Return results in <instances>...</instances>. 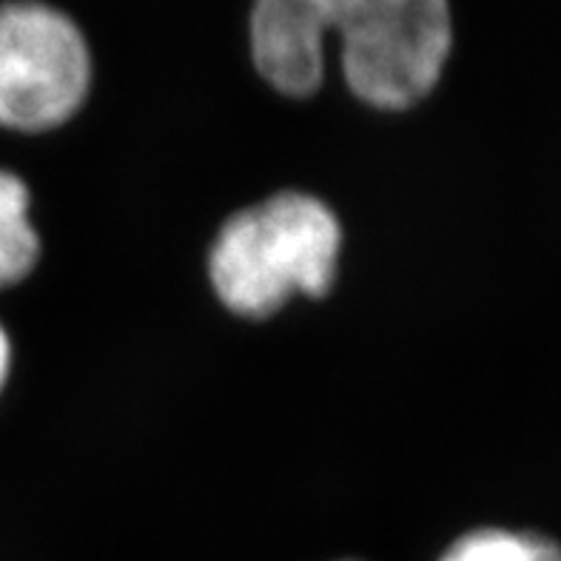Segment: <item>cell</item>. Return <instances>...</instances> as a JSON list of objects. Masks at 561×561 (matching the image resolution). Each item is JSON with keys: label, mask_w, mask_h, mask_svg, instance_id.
<instances>
[{"label": "cell", "mask_w": 561, "mask_h": 561, "mask_svg": "<svg viewBox=\"0 0 561 561\" xmlns=\"http://www.w3.org/2000/svg\"><path fill=\"white\" fill-rule=\"evenodd\" d=\"M340 41L351 94L385 114L434 94L454 51L450 0H254L249 49L271 92L308 100L325 83V43Z\"/></svg>", "instance_id": "cell-1"}, {"label": "cell", "mask_w": 561, "mask_h": 561, "mask_svg": "<svg viewBox=\"0 0 561 561\" xmlns=\"http://www.w3.org/2000/svg\"><path fill=\"white\" fill-rule=\"evenodd\" d=\"M345 226L320 194L283 188L237 208L206 251L214 299L231 317L265 322L294 297L322 302L340 279Z\"/></svg>", "instance_id": "cell-2"}, {"label": "cell", "mask_w": 561, "mask_h": 561, "mask_svg": "<svg viewBox=\"0 0 561 561\" xmlns=\"http://www.w3.org/2000/svg\"><path fill=\"white\" fill-rule=\"evenodd\" d=\"M94 89L78 21L46 0L0 3V131L35 140L69 126Z\"/></svg>", "instance_id": "cell-3"}, {"label": "cell", "mask_w": 561, "mask_h": 561, "mask_svg": "<svg viewBox=\"0 0 561 561\" xmlns=\"http://www.w3.org/2000/svg\"><path fill=\"white\" fill-rule=\"evenodd\" d=\"M43 254L46 245L35 222L32 185L21 174L0 169V294L35 277Z\"/></svg>", "instance_id": "cell-4"}, {"label": "cell", "mask_w": 561, "mask_h": 561, "mask_svg": "<svg viewBox=\"0 0 561 561\" xmlns=\"http://www.w3.org/2000/svg\"><path fill=\"white\" fill-rule=\"evenodd\" d=\"M439 561H561V545L534 530L473 527L456 536Z\"/></svg>", "instance_id": "cell-5"}, {"label": "cell", "mask_w": 561, "mask_h": 561, "mask_svg": "<svg viewBox=\"0 0 561 561\" xmlns=\"http://www.w3.org/2000/svg\"><path fill=\"white\" fill-rule=\"evenodd\" d=\"M12 359H14L12 336H9V331L3 328V322H0V397H3L9 377H12Z\"/></svg>", "instance_id": "cell-6"}, {"label": "cell", "mask_w": 561, "mask_h": 561, "mask_svg": "<svg viewBox=\"0 0 561 561\" xmlns=\"http://www.w3.org/2000/svg\"><path fill=\"white\" fill-rule=\"evenodd\" d=\"M336 561H356V559H336Z\"/></svg>", "instance_id": "cell-7"}]
</instances>
